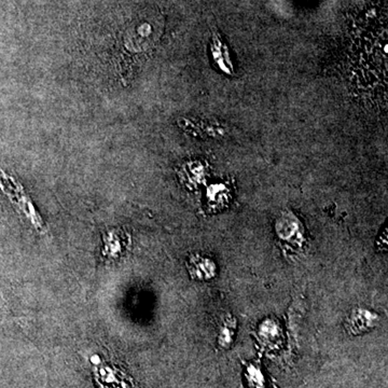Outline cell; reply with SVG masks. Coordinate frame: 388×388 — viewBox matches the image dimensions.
<instances>
[{
	"mask_svg": "<svg viewBox=\"0 0 388 388\" xmlns=\"http://www.w3.org/2000/svg\"><path fill=\"white\" fill-rule=\"evenodd\" d=\"M0 188L3 193L12 202L19 213L30 222L33 227L40 233L46 232L44 221L35 209L34 204L29 199L24 188L17 182L12 176L8 175L5 170H0Z\"/></svg>",
	"mask_w": 388,
	"mask_h": 388,
	"instance_id": "cell-1",
	"label": "cell"
},
{
	"mask_svg": "<svg viewBox=\"0 0 388 388\" xmlns=\"http://www.w3.org/2000/svg\"><path fill=\"white\" fill-rule=\"evenodd\" d=\"M127 236L125 232L121 229H112V230L107 231L103 236L104 240V255L110 259H116L124 255L126 242L125 238Z\"/></svg>",
	"mask_w": 388,
	"mask_h": 388,
	"instance_id": "cell-2",
	"label": "cell"
},
{
	"mask_svg": "<svg viewBox=\"0 0 388 388\" xmlns=\"http://www.w3.org/2000/svg\"><path fill=\"white\" fill-rule=\"evenodd\" d=\"M190 274L193 279H207L213 277L216 267L209 258L192 257L188 263Z\"/></svg>",
	"mask_w": 388,
	"mask_h": 388,
	"instance_id": "cell-3",
	"label": "cell"
},
{
	"mask_svg": "<svg viewBox=\"0 0 388 388\" xmlns=\"http://www.w3.org/2000/svg\"><path fill=\"white\" fill-rule=\"evenodd\" d=\"M247 376L249 384L254 388H265V378L262 376L261 371L256 367H248Z\"/></svg>",
	"mask_w": 388,
	"mask_h": 388,
	"instance_id": "cell-4",
	"label": "cell"
}]
</instances>
